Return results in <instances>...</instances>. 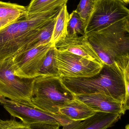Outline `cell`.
I'll use <instances>...</instances> for the list:
<instances>
[{
    "instance_id": "obj_1",
    "label": "cell",
    "mask_w": 129,
    "mask_h": 129,
    "mask_svg": "<svg viewBox=\"0 0 129 129\" xmlns=\"http://www.w3.org/2000/svg\"><path fill=\"white\" fill-rule=\"evenodd\" d=\"M60 9L26 15L0 31V60L14 58L29 50L35 38L57 16Z\"/></svg>"
},
{
    "instance_id": "obj_2",
    "label": "cell",
    "mask_w": 129,
    "mask_h": 129,
    "mask_svg": "<svg viewBox=\"0 0 129 129\" xmlns=\"http://www.w3.org/2000/svg\"><path fill=\"white\" fill-rule=\"evenodd\" d=\"M129 18L117 21L98 31L86 34L102 63L125 71L129 63Z\"/></svg>"
},
{
    "instance_id": "obj_3",
    "label": "cell",
    "mask_w": 129,
    "mask_h": 129,
    "mask_svg": "<svg viewBox=\"0 0 129 129\" xmlns=\"http://www.w3.org/2000/svg\"><path fill=\"white\" fill-rule=\"evenodd\" d=\"M74 99L59 77L39 76L35 79L31 103L38 108L60 115V108Z\"/></svg>"
},
{
    "instance_id": "obj_4",
    "label": "cell",
    "mask_w": 129,
    "mask_h": 129,
    "mask_svg": "<svg viewBox=\"0 0 129 129\" xmlns=\"http://www.w3.org/2000/svg\"><path fill=\"white\" fill-rule=\"evenodd\" d=\"M77 88L80 94L103 93L123 104L126 93L124 72L117 67L104 64L97 75L79 78Z\"/></svg>"
},
{
    "instance_id": "obj_5",
    "label": "cell",
    "mask_w": 129,
    "mask_h": 129,
    "mask_svg": "<svg viewBox=\"0 0 129 129\" xmlns=\"http://www.w3.org/2000/svg\"><path fill=\"white\" fill-rule=\"evenodd\" d=\"M12 59L0 60V96L14 101L32 103L35 78L16 76L12 69Z\"/></svg>"
},
{
    "instance_id": "obj_6",
    "label": "cell",
    "mask_w": 129,
    "mask_h": 129,
    "mask_svg": "<svg viewBox=\"0 0 129 129\" xmlns=\"http://www.w3.org/2000/svg\"><path fill=\"white\" fill-rule=\"evenodd\" d=\"M93 8L86 23L85 34L129 18V9L122 0H93Z\"/></svg>"
},
{
    "instance_id": "obj_7",
    "label": "cell",
    "mask_w": 129,
    "mask_h": 129,
    "mask_svg": "<svg viewBox=\"0 0 129 129\" xmlns=\"http://www.w3.org/2000/svg\"><path fill=\"white\" fill-rule=\"evenodd\" d=\"M0 104L12 116L19 118L28 125L39 123H48L63 126L74 122L62 115L41 110L32 103L14 101L0 96Z\"/></svg>"
},
{
    "instance_id": "obj_8",
    "label": "cell",
    "mask_w": 129,
    "mask_h": 129,
    "mask_svg": "<svg viewBox=\"0 0 129 129\" xmlns=\"http://www.w3.org/2000/svg\"><path fill=\"white\" fill-rule=\"evenodd\" d=\"M55 49L56 66L60 78L91 77L99 73L103 68L102 63Z\"/></svg>"
},
{
    "instance_id": "obj_9",
    "label": "cell",
    "mask_w": 129,
    "mask_h": 129,
    "mask_svg": "<svg viewBox=\"0 0 129 129\" xmlns=\"http://www.w3.org/2000/svg\"><path fill=\"white\" fill-rule=\"evenodd\" d=\"M53 46L51 43L41 45L12 58L13 73L22 78L32 79L39 76V71L48 52Z\"/></svg>"
},
{
    "instance_id": "obj_10",
    "label": "cell",
    "mask_w": 129,
    "mask_h": 129,
    "mask_svg": "<svg viewBox=\"0 0 129 129\" xmlns=\"http://www.w3.org/2000/svg\"><path fill=\"white\" fill-rule=\"evenodd\" d=\"M54 47L60 51L69 52L90 61L103 64L86 35L75 37L67 36L57 42Z\"/></svg>"
},
{
    "instance_id": "obj_11",
    "label": "cell",
    "mask_w": 129,
    "mask_h": 129,
    "mask_svg": "<svg viewBox=\"0 0 129 129\" xmlns=\"http://www.w3.org/2000/svg\"><path fill=\"white\" fill-rule=\"evenodd\" d=\"M74 98L91 108L95 112L125 114L123 104L113 98L101 93L74 94Z\"/></svg>"
},
{
    "instance_id": "obj_12",
    "label": "cell",
    "mask_w": 129,
    "mask_h": 129,
    "mask_svg": "<svg viewBox=\"0 0 129 129\" xmlns=\"http://www.w3.org/2000/svg\"><path fill=\"white\" fill-rule=\"evenodd\" d=\"M96 112L81 101L74 99L59 109V114L73 121H84Z\"/></svg>"
},
{
    "instance_id": "obj_13",
    "label": "cell",
    "mask_w": 129,
    "mask_h": 129,
    "mask_svg": "<svg viewBox=\"0 0 129 129\" xmlns=\"http://www.w3.org/2000/svg\"><path fill=\"white\" fill-rule=\"evenodd\" d=\"M122 115L119 113L96 112L92 116L80 122L74 129H107L117 122Z\"/></svg>"
},
{
    "instance_id": "obj_14",
    "label": "cell",
    "mask_w": 129,
    "mask_h": 129,
    "mask_svg": "<svg viewBox=\"0 0 129 129\" xmlns=\"http://www.w3.org/2000/svg\"><path fill=\"white\" fill-rule=\"evenodd\" d=\"M68 0H31L26 7V15L53 11L67 4Z\"/></svg>"
},
{
    "instance_id": "obj_15",
    "label": "cell",
    "mask_w": 129,
    "mask_h": 129,
    "mask_svg": "<svg viewBox=\"0 0 129 129\" xmlns=\"http://www.w3.org/2000/svg\"><path fill=\"white\" fill-rule=\"evenodd\" d=\"M67 4L60 9L56 18L51 43L55 45L57 42L63 39L67 35V27L70 18Z\"/></svg>"
},
{
    "instance_id": "obj_16",
    "label": "cell",
    "mask_w": 129,
    "mask_h": 129,
    "mask_svg": "<svg viewBox=\"0 0 129 129\" xmlns=\"http://www.w3.org/2000/svg\"><path fill=\"white\" fill-rule=\"evenodd\" d=\"M26 14V7L0 1V20H18Z\"/></svg>"
},
{
    "instance_id": "obj_17",
    "label": "cell",
    "mask_w": 129,
    "mask_h": 129,
    "mask_svg": "<svg viewBox=\"0 0 129 129\" xmlns=\"http://www.w3.org/2000/svg\"><path fill=\"white\" fill-rule=\"evenodd\" d=\"M70 15L67 36L75 37L85 35V23L79 14L74 10Z\"/></svg>"
},
{
    "instance_id": "obj_18",
    "label": "cell",
    "mask_w": 129,
    "mask_h": 129,
    "mask_svg": "<svg viewBox=\"0 0 129 129\" xmlns=\"http://www.w3.org/2000/svg\"><path fill=\"white\" fill-rule=\"evenodd\" d=\"M55 50V47L53 46L48 52L39 71V76L59 77L58 70L56 66Z\"/></svg>"
},
{
    "instance_id": "obj_19",
    "label": "cell",
    "mask_w": 129,
    "mask_h": 129,
    "mask_svg": "<svg viewBox=\"0 0 129 129\" xmlns=\"http://www.w3.org/2000/svg\"><path fill=\"white\" fill-rule=\"evenodd\" d=\"M56 17L53 19L35 38L31 45V50L51 43Z\"/></svg>"
},
{
    "instance_id": "obj_20",
    "label": "cell",
    "mask_w": 129,
    "mask_h": 129,
    "mask_svg": "<svg viewBox=\"0 0 129 129\" xmlns=\"http://www.w3.org/2000/svg\"><path fill=\"white\" fill-rule=\"evenodd\" d=\"M93 5V0H80L76 9L75 10L84 22L85 26L92 10Z\"/></svg>"
},
{
    "instance_id": "obj_21",
    "label": "cell",
    "mask_w": 129,
    "mask_h": 129,
    "mask_svg": "<svg viewBox=\"0 0 129 129\" xmlns=\"http://www.w3.org/2000/svg\"><path fill=\"white\" fill-rule=\"evenodd\" d=\"M0 129H31L28 125L15 119L3 120L0 119Z\"/></svg>"
},
{
    "instance_id": "obj_22",
    "label": "cell",
    "mask_w": 129,
    "mask_h": 129,
    "mask_svg": "<svg viewBox=\"0 0 129 129\" xmlns=\"http://www.w3.org/2000/svg\"><path fill=\"white\" fill-rule=\"evenodd\" d=\"M125 83L126 93L125 101L123 104V107L124 111L129 110V75L127 68L124 72Z\"/></svg>"
},
{
    "instance_id": "obj_23",
    "label": "cell",
    "mask_w": 129,
    "mask_h": 129,
    "mask_svg": "<svg viewBox=\"0 0 129 129\" xmlns=\"http://www.w3.org/2000/svg\"><path fill=\"white\" fill-rule=\"evenodd\" d=\"M31 129H59L60 125L57 123H39L28 125Z\"/></svg>"
},
{
    "instance_id": "obj_24",
    "label": "cell",
    "mask_w": 129,
    "mask_h": 129,
    "mask_svg": "<svg viewBox=\"0 0 129 129\" xmlns=\"http://www.w3.org/2000/svg\"><path fill=\"white\" fill-rule=\"evenodd\" d=\"M19 20V19H18ZM18 20L14 19H7L0 20V31L7 27L8 25L15 22Z\"/></svg>"
},
{
    "instance_id": "obj_25",
    "label": "cell",
    "mask_w": 129,
    "mask_h": 129,
    "mask_svg": "<svg viewBox=\"0 0 129 129\" xmlns=\"http://www.w3.org/2000/svg\"><path fill=\"white\" fill-rule=\"evenodd\" d=\"M126 4H129V0H122Z\"/></svg>"
},
{
    "instance_id": "obj_26",
    "label": "cell",
    "mask_w": 129,
    "mask_h": 129,
    "mask_svg": "<svg viewBox=\"0 0 129 129\" xmlns=\"http://www.w3.org/2000/svg\"><path fill=\"white\" fill-rule=\"evenodd\" d=\"M126 28L129 33V22L127 23V25H126Z\"/></svg>"
},
{
    "instance_id": "obj_27",
    "label": "cell",
    "mask_w": 129,
    "mask_h": 129,
    "mask_svg": "<svg viewBox=\"0 0 129 129\" xmlns=\"http://www.w3.org/2000/svg\"><path fill=\"white\" fill-rule=\"evenodd\" d=\"M125 129H129V124L127 125L126 126L125 128Z\"/></svg>"
},
{
    "instance_id": "obj_28",
    "label": "cell",
    "mask_w": 129,
    "mask_h": 129,
    "mask_svg": "<svg viewBox=\"0 0 129 129\" xmlns=\"http://www.w3.org/2000/svg\"><path fill=\"white\" fill-rule=\"evenodd\" d=\"M127 70H128V73L129 75V63L128 65V67H127Z\"/></svg>"
}]
</instances>
